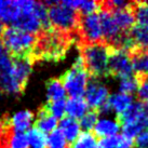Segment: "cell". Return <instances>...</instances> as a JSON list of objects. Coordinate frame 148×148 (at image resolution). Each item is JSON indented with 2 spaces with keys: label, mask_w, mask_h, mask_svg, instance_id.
<instances>
[{
  "label": "cell",
  "mask_w": 148,
  "mask_h": 148,
  "mask_svg": "<svg viewBox=\"0 0 148 148\" xmlns=\"http://www.w3.org/2000/svg\"><path fill=\"white\" fill-rule=\"evenodd\" d=\"M123 135L134 138L145 129H148V121L145 117L144 103L140 101L132 103L127 110L117 115V120Z\"/></svg>",
  "instance_id": "cell-5"
},
{
  "label": "cell",
  "mask_w": 148,
  "mask_h": 148,
  "mask_svg": "<svg viewBox=\"0 0 148 148\" xmlns=\"http://www.w3.org/2000/svg\"><path fill=\"white\" fill-rule=\"evenodd\" d=\"M127 54L135 75H148V49L134 48Z\"/></svg>",
  "instance_id": "cell-14"
},
{
  "label": "cell",
  "mask_w": 148,
  "mask_h": 148,
  "mask_svg": "<svg viewBox=\"0 0 148 148\" xmlns=\"http://www.w3.org/2000/svg\"><path fill=\"white\" fill-rule=\"evenodd\" d=\"M77 47L79 56L91 79L99 80L108 77L107 64L110 47L105 42H77Z\"/></svg>",
  "instance_id": "cell-2"
},
{
  "label": "cell",
  "mask_w": 148,
  "mask_h": 148,
  "mask_svg": "<svg viewBox=\"0 0 148 148\" xmlns=\"http://www.w3.org/2000/svg\"><path fill=\"white\" fill-rule=\"evenodd\" d=\"M65 99H60V101H55V102H47L45 105L49 108L51 115L53 116L56 119H63L65 116Z\"/></svg>",
  "instance_id": "cell-31"
},
{
  "label": "cell",
  "mask_w": 148,
  "mask_h": 148,
  "mask_svg": "<svg viewBox=\"0 0 148 148\" xmlns=\"http://www.w3.org/2000/svg\"><path fill=\"white\" fill-rule=\"evenodd\" d=\"M74 42H77L75 36L61 33L51 27L37 35V43L29 58L34 64L39 61L60 62L66 56Z\"/></svg>",
  "instance_id": "cell-1"
},
{
  "label": "cell",
  "mask_w": 148,
  "mask_h": 148,
  "mask_svg": "<svg viewBox=\"0 0 148 148\" xmlns=\"http://www.w3.org/2000/svg\"><path fill=\"white\" fill-rule=\"evenodd\" d=\"M12 76L21 90L25 92L29 76L33 71L34 62L29 58H12Z\"/></svg>",
  "instance_id": "cell-10"
},
{
  "label": "cell",
  "mask_w": 148,
  "mask_h": 148,
  "mask_svg": "<svg viewBox=\"0 0 148 148\" xmlns=\"http://www.w3.org/2000/svg\"><path fill=\"white\" fill-rule=\"evenodd\" d=\"M60 80L71 99H79L84 95L89 82V75L80 56L76 58L73 66L61 76Z\"/></svg>",
  "instance_id": "cell-6"
},
{
  "label": "cell",
  "mask_w": 148,
  "mask_h": 148,
  "mask_svg": "<svg viewBox=\"0 0 148 148\" xmlns=\"http://www.w3.org/2000/svg\"><path fill=\"white\" fill-rule=\"evenodd\" d=\"M4 27H5V25H4L2 22L0 21V37H1V35H2V33H3Z\"/></svg>",
  "instance_id": "cell-36"
},
{
  "label": "cell",
  "mask_w": 148,
  "mask_h": 148,
  "mask_svg": "<svg viewBox=\"0 0 148 148\" xmlns=\"http://www.w3.org/2000/svg\"><path fill=\"white\" fill-rule=\"evenodd\" d=\"M107 71H108V77L120 79L131 77L133 74V67L127 51L114 50L110 48Z\"/></svg>",
  "instance_id": "cell-8"
},
{
  "label": "cell",
  "mask_w": 148,
  "mask_h": 148,
  "mask_svg": "<svg viewBox=\"0 0 148 148\" xmlns=\"http://www.w3.org/2000/svg\"><path fill=\"white\" fill-rule=\"evenodd\" d=\"M86 101L88 106L93 110H99L107 102L109 97V91L105 84L97 79H91L86 89Z\"/></svg>",
  "instance_id": "cell-9"
},
{
  "label": "cell",
  "mask_w": 148,
  "mask_h": 148,
  "mask_svg": "<svg viewBox=\"0 0 148 148\" xmlns=\"http://www.w3.org/2000/svg\"><path fill=\"white\" fill-rule=\"evenodd\" d=\"M144 112H145V117L148 121V102L147 103H144Z\"/></svg>",
  "instance_id": "cell-35"
},
{
  "label": "cell",
  "mask_w": 148,
  "mask_h": 148,
  "mask_svg": "<svg viewBox=\"0 0 148 148\" xmlns=\"http://www.w3.org/2000/svg\"><path fill=\"white\" fill-rule=\"evenodd\" d=\"M12 68V58L0 40V75Z\"/></svg>",
  "instance_id": "cell-32"
},
{
  "label": "cell",
  "mask_w": 148,
  "mask_h": 148,
  "mask_svg": "<svg viewBox=\"0 0 148 148\" xmlns=\"http://www.w3.org/2000/svg\"><path fill=\"white\" fill-rule=\"evenodd\" d=\"M133 148H148V129H145L136 136Z\"/></svg>",
  "instance_id": "cell-34"
},
{
  "label": "cell",
  "mask_w": 148,
  "mask_h": 148,
  "mask_svg": "<svg viewBox=\"0 0 148 148\" xmlns=\"http://www.w3.org/2000/svg\"><path fill=\"white\" fill-rule=\"evenodd\" d=\"M107 102L110 106L111 110H115L117 115H120L127 110L133 103V96L132 95L123 94V93H117L109 96Z\"/></svg>",
  "instance_id": "cell-21"
},
{
  "label": "cell",
  "mask_w": 148,
  "mask_h": 148,
  "mask_svg": "<svg viewBox=\"0 0 148 148\" xmlns=\"http://www.w3.org/2000/svg\"><path fill=\"white\" fill-rule=\"evenodd\" d=\"M0 40L11 58H29L37 43V35L5 26Z\"/></svg>",
  "instance_id": "cell-4"
},
{
  "label": "cell",
  "mask_w": 148,
  "mask_h": 148,
  "mask_svg": "<svg viewBox=\"0 0 148 148\" xmlns=\"http://www.w3.org/2000/svg\"><path fill=\"white\" fill-rule=\"evenodd\" d=\"M120 127L117 121L109 119H99L95 123L93 127L92 134L95 137H109V136L117 135V133L119 132Z\"/></svg>",
  "instance_id": "cell-17"
},
{
  "label": "cell",
  "mask_w": 148,
  "mask_h": 148,
  "mask_svg": "<svg viewBox=\"0 0 148 148\" xmlns=\"http://www.w3.org/2000/svg\"><path fill=\"white\" fill-rule=\"evenodd\" d=\"M88 104L84 101L83 97L79 99H71L66 101L65 104V112L68 115V117L74 119H81L83 116L88 112Z\"/></svg>",
  "instance_id": "cell-18"
},
{
  "label": "cell",
  "mask_w": 148,
  "mask_h": 148,
  "mask_svg": "<svg viewBox=\"0 0 148 148\" xmlns=\"http://www.w3.org/2000/svg\"><path fill=\"white\" fill-rule=\"evenodd\" d=\"M137 81V97L142 103L148 102V75H135Z\"/></svg>",
  "instance_id": "cell-28"
},
{
  "label": "cell",
  "mask_w": 148,
  "mask_h": 148,
  "mask_svg": "<svg viewBox=\"0 0 148 148\" xmlns=\"http://www.w3.org/2000/svg\"><path fill=\"white\" fill-rule=\"evenodd\" d=\"M34 122H35V127L45 134L53 132L58 127V119L51 115L49 108L45 104L38 108Z\"/></svg>",
  "instance_id": "cell-11"
},
{
  "label": "cell",
  "mask_w": 148,
  "mask_h": 148,
  "mask_svg": "<svg viewBox=\"0 0 148 148\" xmlns=\"http://www.w3.org/2000/svg\"><path fill=\"white\" fill-rule=\"evenodd\" d=\"M48 8V16L51 27L61 33L73 35L77 38L81 13L64 1H45Z\"/></svg>",
  "instance_id": "cell-3"
},
{
  "label": "cell",
  "mask_w": 148,
  "mask_h": 148,
  "mask_svg": "<svg viewBox=\"0 0 148 148\" xmlns=\"http://www.w3.org/2000/svg\"><path fill=\"white\" fill-rule=\"evenodd\" d=\"M26 138L28 142V146H30L32 148L47 147V136H45V134L42 133L41 131H39L35 127L27 132Z\"/></svg>",
  "instance_id": "cell-25"
},
{
  "label": "cell",
  "mask_w": 148,
  "mask_h": 148,
  "mask_svg": "<svg viewBox=\"0 0 148 148\" xmlns=\"http://www.w3.org/2000/svg\"><path fill=\"white\" fill-rule=\"evenodd\" d=\"M99 116V115L97 110L91 109L90 111H88L80 120V123H79L80 124V129H82L84 132H91L92 129L94 127L95 123L97 122Z\"/></svg>",
  "instance_id": "cell-30"
},
{
  "label": "cell",
  "mask_w": 148,
  "mask_h": 148,
  "mask_svg": "<svg viewBox=\"0 0 148 148\" xmlns=\"http://www.w3.org/2000/svg\"><path fill=\"white\" fill-rule=\"evenodd\" d=\"M129 35L136 48L148 49V29L146 27L135 24L129 32Z\"/></svg>",
  "instance_id": "cell-22"
},
{
  "label": "cell",
  "mask_w": 148,
  "mask_h": 148,
  "mask_svg": "<svg viewBox=\"0 0 148 148\" xmlns=\"http://www.w3.org/2000/svg\"><path fill=\"white\" fill-rule=\"evenodd\" d=\"M67 5H69L75 10L86 15V14H91V13L99 12V1H83V0H77V1H64Z\"/></svg>",
  "instance_id": "cell-23"
},
{
  "label": "cell",
  "mask_w": 148,
  "mask_h": 148,
  "mask_svg": "<svg viewBox=\"0 0 148 148\" xmlns=\"http://www.w3.org/2000/svg\"><path fill=\"white\" fill-rule=\"evenodd\" d=\"M132 3H133V1L127 8L116 10V11L110 13L111 17L117 25V27L123 33H129L136 23L134 13L132 10Z\"/></svg>",
  "instance_id": "cell-12"
},
{
  "label": "cell",
  "mask_w": 148,
  "mask_h": 148,
  "mask_svg": "<svg viewBox=\"0 0 148 148\" xmlns=\"http://www.w3.org/2000/svg\"><path fill=\"white\" fill-rule=\"evenodd\" d=\"M35 120V114L30 110H22L13 115L11 118L9 117V124L13 132L23 133L27 131Z\"/></svg>",
  "instance_id": "cell-15"
},
{
  "label": "cell",
  "mask_w": 148,
  "mask_h": 148,
  "mask_svg": "<svg viewBox=\"0 0 148 148\" xmlns=\"http://www.w3.org/2000/svg\"><path fill=\"white\" fill-rule=\"evenodd\" d=\"M120 93H123V94L132 95L134 92H136L137 90V81L134 76L131 77H127V78L121 79L120 81Z\"/></svg>",
  "instance_id": "cell-33"
},
{
  "label": "cell",
  "mask_w": 148,
  "mask_h": 148,
  "mask_svg": "<svg viewBox=\"0 0 148 148\" xmlns=\"http://www.w3.org/2000/svg\"><path fill=\"white\" fill-rule=\"evenodd\" d=\"M69 148H99L97 140L92 132H83Z\"/></svg>",
  "instance_id": "cell-26"
},
{
  "label": "cell",
  "mask_w": 148,
  "mask_h": 148,
  "mask_svg": "<svg viewBox=\"0 0 148 148\" xmlns=\"http://www.w3.org/2000/svg\"><path fill=\"white\" fill-rule=\"evenodd\" d=\"M99 148H133L134 147V138L120 134L109 137L102 138L99 144Z\"/></svg>",
  "instance_id": "cell-19"
},
{
  "label": "cell",
  "mask_w": 148,
  "mask_h": 148,
  "mask_svg": "<svg viewBox=\"0 0 148 148\" xmlns=\"http://www.w3.org/2000/svg\"><path fill=\"white\" fill-rule=\"evenodd\" d=\"M0 95H1V93H0Z\"/></svg>",
  "instance_id": "cell-37"
},
{
  "label": "cell",
  "mask_w": 148,
  "mask_h": 148,
  "mask_svg": "<svg viewBox=\"0 0 148 148\" xmlns=\"http://www.w3.org/2000/svg\"><path fill=\"white\" fill-rule=\"evenodd\" d=\"M7 142L9 148H28V142L24 133H15L11 130L8 134Z\"/></svg>",
  "instance_id": "cell-29"
},
{
  "label": "cell",
  "mask_w": 148,
  "mask_h": 148,
  "mask_svg": "<svg viewBox=\"0 0 148 148\" xmlns=\"http://www.w3.org/2000/svg\"><path fill=\"white\" fill-rule=\"evenodd\" d=\"M45 148H69L68 143L60 130H54L47 137V147Z\"/></svg>",
  "instance_id": "cell-27"
},
{
  "label": "cell",
  "mask_w": 148,
  "mask_h": 148,
  "mask_svg": "<svg viewBox=\"0 0 148 148\" xmlns=\"http://www.w3.org/2000/svg\"><path fill=\"white\" fill-rule=\"evenodd\" d=\"M45 88H47V99L49 103L60 99H65L66 91L60 78H50L45 82Z\"/></svg>",
  "instance_id": "cell-20"
},
{
  "label": "cell",
  "mask_w": 148,
  "mask_h": 148,
  "mask_svg": "<svg viewBox=\"0 0 148 148\" xmlns=\"http://www.w3.org/2000/svg\"><path fill=\"white\" fill-rule=\"evenodd\" d=\"M20 1H1L0 0V21L3 24L13 26L21 15Z\"/></svg>",
  "instance_id": "cell-13"
},
{
  "label": "cell",
  "mask_w": 148,
  "mask_h": 148,
  "mask_svg": "<svg viewBox=\"0 0 148 148\" xmlns=\"http://www.w3.org/2000/svg\"><path fill=\"white\" fill-rule=\"evenodd\" d=\"M132 10L137 25H140L148 29V2L134 1L132 3Z\"/></svg>",
  "instance_id": "cell-24"
},
{
  "label": "cell",
  "mask_w": 148,
  "mask_h": 148,
  "mask_svg": "<svg viewBox=\"0 0 148 148\" xmlns=\"http://www.w3.org/2000/svg\"><path fill=\"white\" fill-rule=\"evenodd\" d=\"M80 124L76 119L64 117L60 121V131L62 132L67 143H74L80 135Z\"/></svg>",
  "instance_id": "cell-16"
},
{
  "label": "cell",
  "mask_w": 148,
  "mask_h": 148,
  "mask_svg": "<svg viewBox=\"0 0 148 148\" xmlns=\"http://www.w3.org/2000/svg\"><path fill=\"white\" fill-rule=\"evenodd\" d=\"M77 42H104L99 12L81 14L79 21Z\"/></svg>",
  "instance_id": "cell-7"
}]
</instances>
